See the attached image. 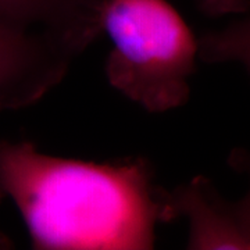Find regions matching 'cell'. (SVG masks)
<instances>
[{"label": "cell", "mask_w": 250, "mask_h": 250, "mask_svg": "<svg viewBox=\"0 0 250 250\" xmlns=\"http://www.w3.org/2000/svg\"><path fill=\"white\" fill-rule=\"evenodd\" d=\"M106 0H0V25L56 36L86 49L102 32Z\"/></svg>", "instance_id": "5"}, {"label": "cell", "mask_w": 250, "mask_h": 250, "mask_svg": "<svg viewBox=\"0 0 250 250\" xmlns=\"http://www.w3.org/2000/svg\"><path fill=\"white\" fill-rule=\"evenodd\" d=\"M160 205L161 223L188 218V249H250L249 197L227 200L200 175L172 192L160 188Z\"/></svg>", "instance_id": "4"}, {"label": "cell", "mask_w": 250, "mask_h": 250, "mask_svg": "<svg viewBox=\"0 0 250 250\" xmlns=\"http://www.w3.org/2000/svg\"><path fill=\"white\" fill-rule=\"evenodd\" d=\"M83 50L56 36L0 25V111L41 100Z\"/></svg>", "instance_id": "3"}, {"label": "cell", "mask_w": 250, "mask_h": 250, "mask_svg": "<svg viewBox=\"0 0 250 250\" xmlns=\"http://www.w3.org/2000/svg\"><path fill=\"white\" fill-rule=\"evenodd\" d=\"M199 10L208 17H224L249 10V0H196Z\"/></svg>", "instance_id": "6"}, {"label": "cell", "mask_w": 250, "mask_h": 250, "mask_svg": "<svg viewBox=\"0 0 250 250\" xmlns=\"http://www.w3.org/2000/svg\"><path fill=\"white\" fill-rule=\"evenodd\" d=\"M100 22L114 45L106 62L111 86L150 113L187 103L199 46L170 3L106 0Z\"/></svg>", "instance_id": "2"}, {"label": "cell", "mask_w": 250, "mask_h": 250, "mask_svg": "<svg viewBox=\"0 0 250 250\" xmlns=\"http://www.w3.org/2000/svg\"><path fill=\"white\" fill-rule=\"evenodd\" d=\"M0 196L10 197L42 250H149L161 223L160 188L136 157L88 163L0 141Z\"/></svg>", "instance_id": "1"}]
</instances>
